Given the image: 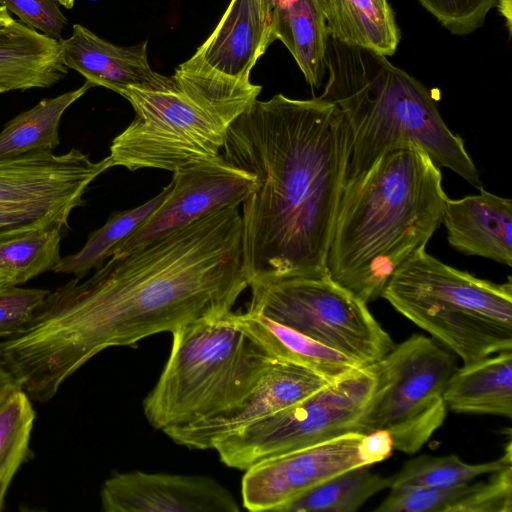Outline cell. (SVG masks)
I'll return each mask as SVG.
<instances>
[{"label": "cell", "mask_w": 512, "mask_h": 512, "mask_svg": "<svg viewBox=\"0 0 512 512\" xmlns=\"http://www.w3.org/2000/svg\"><path fill=\"white\" fill-rule=\"evenodd\" d=\"M442 174L418 145L398 144L339 202L326 270L366 304L380 298L393 272L426 245L442 223Z\"/></svg>", "instance_id": "3957f363"}, {"label": "cell", "mask_w": 512, "mask_h": 512, "mask_svg": "<svg viewBox=\"0 0 512 512\" xmlns=\"http://www.w3.org/2000/svg\"><path fill=\"white\" fill-rule=\"evenodd\" d=\"M512 465L493 472L487 481L470 484L456 512H511Z\"/></svg>", "instance_id": "4dcf8cb0"}, {"label": "cell", "mask_w": 512, "mask_h": 512, "mask_svg": "<svg viewBox=\"0 0 512 512\" xmlns=\"http://www.w3.org/2000/svg\"><path fill=\"white\" fill-rule=\"evenodd\" d=\"M172 188V182L149 201L133 209L114 212L106 223L93 231L84 246L76 253L67 255L52 271L72 274L82 279L92 270L102 267L121 245L140 229L161 206Z\"/></svg>", "instance_id": "d4e9b609"}, {"label": "cell", "mask_w": 512, "mask_h": 512, "mask_svg": "<svg viewBox=\"0 0 512 512\" xmlns=\"http://www.w3.org/2000/svg\"><path fill=\"white\" fill-rule=\"evenodd\" d=\"M63 234L58 228H50L1 242L0 268L11 272L19 285L53 270L61 260Z\"/></svg>", "instance_id": "f1b7e54d"}, {"label": "cell", "mask_w": 512, "mask_h": 512, "mask_svg": "<svg viewBox=\"0 0 512 512\" xmlns=\"http://www.w3.org/2000/svg\"><path fill=\"white\" fill-rule=\"evenodd\" d=\"M376 382L371 365L358 367L302 401L221 438L212 449L226 466L245 471L264 460L352 432Z\"/></svg>", "instance_id": "30bf717a"}, {"label": "cell", "mask_w": 512, "mask_h": 512, "mask_svg": "<svg viewBox=\"0 0 512 512\" xmlns=\"http://www.w3.org/2000/svg\"><path fill=\"white\" fill-rule=\"evenodd\" d=\"M50 290L18 285L0 289V340L21 330L43 304Z\"/></svg>", "instance_id": "1f68e13d"}, {"label": "cell", "mask_w": 512, "mask_h": 512, "mask_svg": "<svg viewBox=\"0 0 512 512\" xmlns=\"http://www.w3.org/2000/svg\"><path fill=\"white\" fill-rule=\"evenodd\" d=\"M329 383L312 370L276 359L259 383L228 410L164 433L178 445L212 449L221 438L302 401Z\"/></svg>", "instance_id": "9a60e30c"}, {"label": "cell", "mask_w": 512, "mask_h": 512, "mask_svg": "<svg viewBox=\"0 0 512 512\" xmlns=\"http://www.w3.org/2000/svg\"><path fill=\"white\" fill-rule=\"evenodd\" d=\"M92 87L85 81L79 88L43 99L8 121L0 132V160L29 153L53 152L60 144L62 115Z\"/></svg>", "instance_id": "cb8c5ba5"}, {"label": "cell", "mask_w": 512, "mask_h": 512, "mask_svg": "<svg viewBox=\"0 0 512 512\" xmlns=\"http://www.w3.org/2000/svg\"><path fill=\"white\" fill-rule=\"evenodd\" d=\"M31 401L17 383L0 392V511L14 476L33 458L30 439L36 414Z\"/></svg>", "instance_id": "484cf974"}, {"label": "cell", "mask_w": 512, "mask_h": 512, "mask_svg": "<svg viewBox=\"0 0 512 512\" xmlns=\"http://www.w3.org/2000/svg\"><path fill=\"white\" fill-rule=\"evenodd\" d=\"M19 285L17 278L9 271L0 268V289Z\"/></svg>", "instance_id": "e575fe53"}, {"label": "cell", "mask_w": 512, "mask_h": 512, "mask_svg": "<svg viewBox=\"0 0 512 512\" xmlns=\"http://www.w3.org/2000/svg\"><path fill=\"white\" fill-rule=\"evenodd\" d=\"M105 512H238L233 494L202 475L130 471L115 473L102 485Z\"/></svg>", "instance_id": "5bb4252c"}, {"label": "cell", "mask_w": 512, "mask_h": 512, "mask_svg": "<svg viewBox=\"0 0 512 512\" xmlns=\"http://www.w3.org/2000/svg\"><path fill=\"white\" fill-rule=\"evenodd\" d=\"M249 287L247 311L288 326L362 366L379 361L395 345L367 304L328 275L257 282Z\"/></svg>", "instance_id": "9c48e42d"}, {"label": "cell", "mask_w": 512, "mask_h": 512, "mask_svg": "<svg viewBox=\"0 0 512 512\" xmlns=\"http://www.w3.org/2000/svg\"><path fill=\"white\" fill-rule=\"evenodd\" d=\"M326 63L328 81L319 97L343 112L352 133L345 184L363 176L392 147L411 142L437 167L482 187L463 139L448 128L421 82L386 56L331 38Z\"/></svg>", "instance_id": "277c9868"}, {"label": "cell", "mask_w": 512, "mask_h": 512, "mask_svg": "<svg viewBox=\"0 0 512 512\" xmlns=\"http://www.w3.org/2000/svg\"><path fill=\"white\" fill-rule=\"evenodd\" d=\"M72 148L0 160V243L32 232L69 229L71 212L85 203L90 184L111 168Z\"/></svg>", "instance_id": "8fae6325"}, {"label": "cell", "mask_w": 512, "mask_h": 512, "mask_svg": "<svg viewBox=\"0 0 512 512\" xmlns=\"http://www.w3.org/2000/svg\"><path fill=\"white\" fill-rule=\"evenodd\" d=\"M329 37L344 45L392 56L400 30L388 0H326Z\"/></svg>", "instance_id": "603a6c76"}, {"label": "cell", "mask_w": 512, "mask_h": 512, "mask_svg": "<svg viewBox=\"0 0 512 512\" xmlns=\"http://www.w3.org/2000/svg\"><path fill=\"white\" fill-rule=\"evenodd\" d=\"M440 24L456 35L480 28L488 13L497 8L511 28V0H418Z\"/></svg>", "instance_id": "f546056e"}, {"label": "cell", "mask_w": 512, "mask_h": 512, "mask_svg": "<svg viewBox=\"0 0 512 512\" xmlns=\"http://www.w3.org/2000/svg\"><path fill=\"white\" fill-rule=\"evenodd\" d=\"M67 73L60 40L15 19L0 28V94L50 88Z\"/></svg>", "instance_id": "d6986e66"}, {"label": "cell", "mask_w": 512, "mask_h": 512, "mask_svg": "<svg viewBox=\"0 0 512 512\" xmlns=\"http://www.w3.org/2000/svg\"><path fill=\"white\" fill-rule=\"evenodd\" d=\"M382 298L464 364L512 350V282L451 267L422 248L390 276Z\"/></svg>", "instance_id": "52a82bcc"}, {"label": "cell", "mask_w": 512, "mask_h": 512, "mask_svg": "<svg viewBox=\"0 0 512 512\" xmlns=\"http://www.w3.org/2000/svg\"><path fill=\"white\" fill-rule=\"evenodd\" d=\"M457 251L512 266V200L479 188L461 199L447 197L442 216Z\"/></svg>", "instance_id": "ac0fdd59"}, {"label": "cell", "mask_w": 512, "mask_h": 512, "mask_svg": "<svg viewBox=\"0 0 512 512\" xmlns=\"http://www.w3.org/2000/svg\"><path fill=\"white\" fill-rule=\"evenodd\" d=\"M269 4L272 14L274 11L283 8L284 6L288 5L292 0H266Z\"/></svg>", "instance_id": "8d00e7d4"}, {"label": "cell", "mask_w": 512, "mask_h": 512, "mask_svg": "<svg viewBox=\"0 0 512 512\" xmlns=\"http://www.w3.org/2000/svg\"><path fill=\"white\" fill-rule=\"evenodd\" d=\"M326 0H292L273 12L272 34L293 56L306 82L319 89L327 72Z\"/></svg>", "instance_id": "7402d4cb"}, {"label": "cell", "mask_w": 512, "mask_h": 512, "mask_svg": "<svg viewBox=\"0 0 512 512\" xmlns=\"http://www.w3.org/2000/svg\"><path fill=\"white\" fill-rule=\"evenodd\" d=\"M14 19L11 17L9 11L2 5H0V28L9 24Z\"/></svg>", "instance_id": "d590c367"}, {"label": "cell", "mask_w": 512, "mask_h": 512, "mask_svg": "<svg viewBox=\"0 0 512 512\" xmlns=\"http://www.w3.org/2000/svg\"><path fill=\"white\" fill-rule=\"evenodd\" d=\"M165 89L128 88L120 95L135 111L132 122L111 142L112 167L175 170L220 154L231 124L262 87L175 69Z\"/></svg>", "instance_id": "5b68a950"}, {"label": "cell", "mask_w": 512, "mask_h": 512, "mask_svg": "<svg viewBox=\"0 0 512 512\" xmlns=\"http://www.w3.org/2000/svg\"><path fill=\"white\" fill-rule=\"evenodd\" d=\"M234 323L276 359L312 370L330 382L361 367L350 357L259 313H231Z\"/></svg>", "instance_id": "44dd1931"}, {"label": "cell", "mask_w": 512, "mask_h": 512, "mask_svg": "<svg viewBox=\"0 0 512 512\" xmlns=\"http://www.w3.org/2000/svg\"><path fill=\"white\" fill-rule=\"evenodd\" d=\"M171 182L161 206L114 255L144 246L209 213L239 206L254 189L255 176L219 154L175 170Z\"/></svg>", "instance_id": "4fadbf2b"}, {"label": "cell", "mask_w": 512, "mask_h": 512, "mask_svg": "<svg viewBox=\"0 0 512 512\" xmlns=\"http://www.w3.org/2000/svg\"><path fill=\"white\" fill-rule=\"evenodd\" d=\"M274 41L266 0H230L209 37L178 68L236 81H250L258 59Z\"/></svg>", "instance_id": "2e32d148"}, {"label": "cell", "mask_w": 512, "mask_h": 512, "mask_svg": "<svg viewBox=\"0 0 512 512\" xmlns=\"http://www.w3.org/2000/svg\"><path fill=\"white\" fill-rule=\"evenodd\" d=\"M59 5L63 6L64 8L70 10L74 7L75 0H54Z\"/></svg>", "instance_id": "74e56055"}, {"label": "cell", "mask_w": 512, "mask_h": 512, "mask_svg": "<svg viewBox=\"0 0 512 512\" xmlns=\"http://www.w3.org/2000/svg\"><path fill=\"white\" fill-rule=\"evenodd\" d=\"M248 287L241 213L226 207L50 291L21 330L0 340V354L30 399L45 403L103 350L221 317Z\"/></svg>", "instance_id": "6da1fadb"}, {"label": "cell", "mask_w": 512, "mask_h": 512, "mask_svg": "<svg viewBox=\"0 0 512 512\" xmlns=\"http://www.w3.org/2000/svg\"><path fill=\"white\" fill-rule=\"evenodd\" d=\"M510 465V440L500 458L485 463H466L457 455H421L405 462L396 474L390 476L389 488H448L469 483L477 477L490 475Z\"/></svg>", "instance_id": "83f0119b"}, {"label": "cell", "mask_w": 512, "mask_h": 512, "mask_svg": "<svg viewBox=\"0 0 512 512\" xmlns=\"http://www.w3.org/2000/svg\"><path fill=\"white\" fill-rule=\"evenodd\" d=\"M231 313L171 332L167 362L143 401L145 417L154 428L164 432L228 410L276 361L234 323Z\"/></svg>", "instance_id": "8992f818"}, {"label": "cell", "mask_w": 512, "mask_h": 512, "mask_svg": "<svg viewBox=\"0 0 512 512\" xmlns=\"http://www.w3.org/2000/svg\"><path fill=\"white\" fill-rule=\"evenodd\" d=\"M63 62L94 87L101 86L119 95L128 88L160 90L173 84L172 77L154 71L148 60V41L134 46H118L97 36L81 24L60 40Z\"/></svg>", "instance_id": "e0dca14e"}, {"label": "cell", "mask_w": 512, "mask_h": 512, "mask_svg": "<svg viewBox=\"0 0 512 512\" xmlns=\"http://www.w3.org/2000/svg\"><path fill=\"white\" fill-rule=\"evenodd\" d=\"M394 446L386 431L347 432L332 439L282 454L245 470L243 506L250 511H277L331 477L351 468L373 465L391 456Z\"/></svg>", "instance_id": "7c38bea8"}, {"label": "cell", "mask_w": 512, "mask_h": 512, "mask_svg": "<svg viewBox=\"0 0 512 512\" xmlns=\"http://www.w3.org/2000/svg\"><path fill=\"white\" fill-rule=\"evenodd\" d=\"M446 408L457 413L512 417V350L464 364L449 378Z\"/></svg>", "instance_id": "ffe728a7"}, {"label": "cell", "mask_w": 512, "mask_h": 512, "mask_svg": "<svg viewBox=\"0 0 512 512\" xmlns=\"http://www.w3.org/2000/svg\"><path fill=\"white\" fill-rule=\"evenodd\" d=\"M351 143L343 112L319 96L256 100L231 124L223 156L255 176L241 213L249 285L328 275Z\"/></svg>", "instance_id": "7a4b0ae2"}, {"label": "cell", "mask_w": 512, "mask_h": 512, "mask_svg": "<svg viewBox=\"0 0 512 512\" xmlns=\"http://www.w3.org/2000/svg\"><path fill=\"white\" fill-rule=\"evenodd\" d=\"M362 465L337 474L294 499L280 512H355L390 487V477Z\"/></svg>", "instance_id": "4316f807"}, {"label": "cell", "mask_w": 512, "mask_h": 512, "mask_svg": "<svg viewBox=\"0 0 512 512\" xmlns=\"http://www.w3.org/2000/svg\"><path fill=\"white\" fill-rule=\"evenodd\" d=\"M13 383H17V382L15 381L13 375L11 374V372L5 365V363L1 357V354H0V392L5 387H7L8 385L13 384Z\"/></svg>", "instance_id": "836d02e7"}, {"label": "cell", "mask_w": 512, "mask_h": 512, "mask_svg": "<svg viewBox=\"0 0 512 512\" xmlns=\"http://www.w3.org/2000/svg\"><path fill=\"white\" fill-rule=\"evenodd\" d=\"M0 5L15 14L27 27L56 40L62 33L68 19L54 0H0Z\"/></svg>", "instance_id": "d6a6232c"}, {"label": "cell", "mask_w": 512, "mask_h": 512, "mask_svg": "<svg viewBox=\"0 0 512 512\" xmlns=\"http://www.w3.org/2000/svg\"><path fill=\"white\" fill-rule=\"evenodd\" d=\"M371 366L376 387L352 432L386 431L394 449L416 453L445 420L443 393L457 369L455 354L432 338L414 334Z\"/></svg>", "instance_id": "ba28073f"}]
</instances>
